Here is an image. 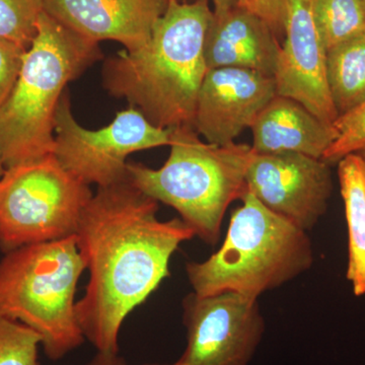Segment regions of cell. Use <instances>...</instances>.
Instances as JSON below:
<instances>
[{"instance_id": "cell-16", "label": "cell", "mask_w": 365, "mask_h": 365, "mask_svg": "<svg viewBox=\"0 0 365 365\" xmlns=\"http://www.w3.org/2000/svg\"><path fill=\"white\" fill-rule=\"evenodd\" d=\"M337 165L348 230L346 278L356 297H365V163L351 153Z\"/></svg>"}, {"instance_id": "cell-6", "label": "cell", "mask_w": 365, "mask_h": 365, "mask_svg": "<svg viewBox=\"0 0 365 365\" xmlns=\"http://www.w3.org/2000/svg\"><path fill=\"white\" fill-rule=\"evenodd\" d=\"M85 270L76 235L4 253L0 259V317L35 331L48 359H63L86 341L76 299Z\"/></svg>"}, {"instance_id": "cell-4", "label": "cell", "mask_w": 365, "mask_h": 365, "mask_svg": "<svg viewBox=\"0 0 365 365\" xmlns=\"http://www.w3.org/2000/svg\"><path fill=\"white\" fill-rule=\"evenodd\" d=\"M169 146L160 169L128 163L127 176L144 194L177 210L195 237L215 246L228 206L247 192L256 153L248 144L204 143L192 127L173 129Z\"/></svg>"}, {"instance_id": "cell-7", "label": "cell", "mask_w": 365, "mask_h": 365, "mask_svg": "<svg viewBox=\"0 0 365 365\" xmlns=\"http://www.w3.org/2000/svg\"><path fill=\"white\" fill-rule=\"evenodd\" d=\"M93 193L55 155L4 170L0 179V250L73 237Z\"/></svg>"}, {"instance_id": "cell-13", "label": "cell", "mask_w": 365, "mask_h": 365, "mask_svg": "<svg viewBox=\"0 0 365 365\" xmlns=\"http://www.w3.org/2000/svg\"><path fill=\"white\" fill-rule=\"evenodd\" d=\"M169 0H43L46 14L86 39L115 41L127 51L148 44Z\"/></svg>"}, {"instance_id": "cell-2", "label": "cell", "mask_w": 365, "mask_h": 365, "mask_svg": "<svg viewBox=\"0 0 365 365\" xmlns=\"http://www.w3.org/2000/svg\"><path fill=\"white\" fill-rule=\"evenodd\" d=\"M212 16L209 0H169L148 44L105 60L106 91L160 128L192 127L209 71L205 39Z\"/></svg>"}, {"instance_id": "cell-8", "label": "cell", "mask_w": 365, "mask_h": 365, "mask_svg": "<svg viewBox=\"0 0 365 365\" xmlns=\"http://www.w3.org/2000/svg\"><path fill=\"white\" fill-rule=\"evenodd\" d=\"M172 132L150 123L132 107L118 112L107 126L90 130L74 118L66 91L55 118L53 155L81 181L102 188L127 179V158L132 153L169 146Z\"/></svg>"}, {"instance_id": "cell-11", "label": "cell", "mask_w": 365, "mask_h": 365, "mask_svg": "<svg viewBox=\"0 0 365 365\" xmlns=\"http://www.w3.org/2000/svg\"><path fill=\"white\" fill-rule=\"evenodd\" d=\"M284 44L276 58V93L292 98L328 124L338 118L327 81V50L312 0H285Z\"/></svg>"}, {"instance_id": "cell-23", "label": "cell", "mask_w": 365, "mask_h": 365, "mask_svg": "<svg viewBox=\"0 0 365 365\" xmlns=\"http://www.w3.org/2000/svg\"><path fill=\"white\" fill-rule=\"evenodd\" d=\"M237 6L265 21L276 36L284 32L285 0H237Z\"/></svg>"}, {"instance_id": "cell-12", "label": "cell", "mask_w": 365, "mask_h": 365, "mask_svg": "<svg viewBox=\"0 0 365 365\" xmlns=\"http://www.w3.org/2000/svg\"><path fill=\"white\" fill-rule=\"evenodd\" d=\"M276 95L273 76L249 69H209L199 91L192 127L206 143H235Z\"/></svg>"}, {"instance_id": "cell-1", "label": "cell", "mask_w": 365, "mask_h": 365, "mask_svg": "<svg viewBox=\"0 0 365 365\" xmlns=\"http://www.w3.org/2000/svg\"><path fill=\"white\" fill-rule=\"evenodd\" d=\"M158 202L129 180L98 188L76 230L88 271L76 314L86 340L98 352L119 353L125 319L170 276L182 242L195 237L181 218L158 217Z\"/></svg>"}, {"instance_id": "cell-9", "label": "cell", "mask_w": 365, "mask_h": 365, "mask_svg": "<svg viewBox=\"0 0 365 365\" xmlns=\"http://www.w3.org/2000/svg\"><path fill=\"white\" fill-rule=\"evenodd\" d=\"M182 323L181 365H249L265 332L258 299L237 292H191L182 299Z\"/></svg>"}, {"instance_id": "cell-15", "label": "cell", "mask_w": 365, "mask_h": 365, "mask_svg": "<svg viewBox=\"0 0 365 365\" xmlns=\"http://www.w3.org/2000/svg\"><path fill=\"white\" fill-rule=\"evenodd\" d=\"M253 150L259 155L297 153L323 158L338 136L333 124L325 123L292 98L276 95L253 126Z\"/></svg>"}, {"instance_id": "cell-19", "label": "cell", "mask_w": 365, "mask_h": 365, "mask_svg": "<svg viewBox=\"0 0 365 365\" xmlns=\"http://www.w3.org/2000/svg\"><path fill=\"white\" fill-rule=\"evenodd\" d=\"M43 11V0H0V39L28 50Z\"/></svg>"}, {"instance_id": "cell-24", "label": "cell", "mask_w": 365, "mask_h": 365, "mask_svg": "<svg viewBox=\"0 0 365 365\" xmlns=\"http://www.w3.org/2000/svg\"><path fill=\"white\" fill-rule=\"evenodd\" d=\"M83 365H134L129 364L128 362H126V360L122 359V357L119 356V353L118 354H113V353H103L98 352L97 355L93 357L91 361H88V364ZM143 365H181L180 364L179 360L175 362V364H143Z\"/></svg>"}, {"instance_id": "cell-27", "label": "cell", "mask_w": 365, "mask_h": 365, "mask_svg": "<svg viewBox=\"0 0 365 365\" xmlns=\"http://www.w3.org/2000/svg\"><path fill=\"white\" fill-rule=\"evenodd\" d=\"M359 155H360V158H362V160H364V163H365V148H362L361 150L359 151Z\"/></svg>"}, {"instance_id": "cell-25", "label": "cell", "mask_w": 365, "mask_h": 365, "mask_svg": "<svg viewBox=\"0 0 365 365\" xmlns=\"http://www.w3.org/2000/svg\"><path fill=\"white\" fill-rule=\"evenodd\" d=\"M211 1L215 6L213 11L215 13H222V11H228L232 7L237 6V0H211Z\"/></svg>"}, {"instance_id": "cell-17", "label": "cell", "mask_w": 365, "mask_h": 365, "mask_svg": "<svg viewBox=\"0 0 365 365\" xmlns=\"http://www.w3.org/2000/svg\"><path fill=\"white\" fill-rule=\"evenodd\" d=\"M327 81L338 117L365 101V35L327 51Z\"/></svg>"}, {"instance_id": "cell-26", "label": "cell", "mask_w": 365, "mask_h": 365, "mask_svg": "<svg viewBox=\"0 0 365 365\" xmlns=\"http://www.w3.org/2000/svg\"><path fill=\"white\" fill-rule=\"evenodd\" d=\"M4 170H6V167H4V160H2L1 153H0V179L4 176Z\"/></svg>"}, {"instance_id": "cell-22", "label": "cell", "mask_w": 365, "mask_h": 365, "mask_svg": "<svg viewBox=\"0 0 365 365\" xmlns=\"http://www.w3.org/2000/svg\"><path fill=\"white\" fill-rule=\"evenodd\" d=\"M26 51L21 46L0 39V107L16 85Z\"/></svg>"}, {"instance_id": "cell-10", "label": "cell", "mask_w": 365, "mask_h": 365, "mask_svg": "<svg viewBox=\"0 0 365 365\" xmlns=\"http://www.w3.org/2000/svg\"><path fill=\"white\" fill-rule=\"evenodd\" d=\"M247 191L266 208L309 232L325 215L332 195L330 163L297 153H256L246 175Z\"/></svg>"}, {"instance_id": "cell-18", "label": "cell", "mask_w": 365, "mask_h": 365, "mask_svg": "<svg viewBox=\"0 0 365 365\" xmlns=\"http://www.w3.org/2000/svg\"><path fill=\"white\" fill-rule=\"evenodd\" d=\"M314 24L327 51L365 35L362 0H312Z\"/></svg>"}, {"instance_id": "cell-21", "label": "cell", "mask_w": 365, "mask_h": 365, "mask_svg": "<svg viewBox=\"0 0 365 365\" xmlns=\"http://www.w3.org/2000/svg\"><path fill=\"white\" fill-rule=\"evenodd\" d=\"M337 138L327 150L322 160L334 165L351 153L365 148V101L351 111L341 115L334 122Z\"/></svg>"}, {"instance_id": "cell-14", "label": "cell", "mask_w": 365, "mask_h": 365, "mask_svg": "<svg viewBox=\"0 0 365 365\" xmlns=\"http://www.w3.org/2000/svg\"><path fill=\"white\" fill-rule=\"evenodd\" d=\"M279 47L270 26L246 9L213 11L205 39L209 69H249L273 76Z\"/></svg>"}, {"instance_id": "cell-5", "label": "cell", "mask_w": 365, "mask_h": 365, "mask_svg": "<svg viewBox=\"0 0 365 365\" xmlns=\"http://www.w3.org/2000/svg\"><path fill=\"white\" fill-rule=\"evenodd\" d=\"M241 200L220 250L205 261L186 264L197 294L237 292L259 299L313 265L307 232L269 210L248 191Z\"/></svg>"}, {"instance_id": "cell-28", "label": "cell", "mask_w": 365, "mask_h": 365, "mask_svg": "<svg viewBox=\"0 0 365 365\" xmlns=\"http://www.w3.org/2000/svg\"><path fill=\"white\" fill-rule=\"evenodd\" d=\"M362 1H364V4H365V0H362Z\"/></svg>"}, {"instance_id": "cell-20", "label": "cell", "mask_w": 365, "mask_h": 365, "mask_svg": "<svg viewBox=\"0 0 365 365\" xmlns=\"http://www.w3.org/2000/svg\"><path fill=\"white\" fill-rule=\"evenodd\" d=\"M41 338L20 322L0 317V365H40Z\"/></svg>"}, {"instance_id": "cell-3", "label": "cell", "mask_w": 365, "mask_h": 365, "mask_svg": "<svg viewBox=\"0 0 365 365\" xmlns=\"http://www.w3.org/2000/svg\"><path fill=\"white\" fill-rule=\"evenodd\" d=\"M102 58L98 42L43 11L16 85L0 107V153L6 169L52 155L55 118L67 85Z\"/></svg>"}]
</instances>
